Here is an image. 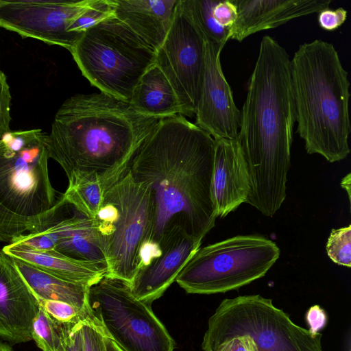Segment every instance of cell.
Segmentation results:
<instances>
[{"instance_id":"39","label":"cell","mask_w":351,"mask_h":351,"mask_svg":"<svg viewBox=\"0 0 351 351\" xmlns=\"http://www.w3.org/2000/svg\"><path fill=\"white\" fill-rule=\"evenodd\" d=\"M0 351H13V350L8 343L0 341Z\"/></svg>"},{"instance_id":"27","label":"cell","mask_w":351,"mask_h":351,"mask_svg":"<svg viewBox=\"0 0 351 351\" xmlns=\"http://www.w3.org/2000/svg\"><path fill=\"white\" fill-rule=\"evenodd\" d=\"M114 15L113 0H92L68 27L69 32L83 34L86 30Z\"/></svg>"},{"instance_id":"32","label":"cell","mask_w":351,"mask_h":351,"mask_svg":"<svg viewBox=\"0 0 351 351\" xmlns=\"http://www.w3.org/2000/svg\"><path fill=\"white\" fill-rule=\"evenodd\" d=\"M11 95L5 75L0 71V140L10 129Z\"/></svg>"},{"instance_id":"34","label":"cell","mask_w":351,"mask_h":351,"mask_svg":"<svg viewBox=\"0 0 351 351\" xmlns=\"http://www.w3.org/2000/svg\"><path fill=\"white\" fill-rule=\"evenodd\" d=\"M348 12L343 8L332 10L329 8L318 12L317 21L321 28L333 31L345 23Z\"/></svg>"},{"instance_id":"28","label":"cell","mask_w":351,"mask_h":351,"mask_svg":"<svg viewBox=\"0 0 351 351\" xmlns=\"http://www.w3.org/2000/svg\"><path fill=\"white\" fill-rule=\"evenodd\" d=\"M326 252L335 263L351 267V226L332 229L326 243Z\"/></svg>"},{"instance_id":"10","label":"cell","mask_w":351,"mask_h":351,"mask_svg":"<svg viewBox=\"0 0 351 351\" xmlns=\"http://www.w3.org/2000/svg\"><path fill=\"white\" fill-rule=\"evenodd\" d=\"M88 303L106 337L121 351H173L176 344L165 326L128 282L103 277L89 287Z\"/></svg>"},{"instance_id":"38","label":"cell","mask_w":351,"mask_h":351,"mask_svg":"<svg viewBox=\"0 0 351 351\" xmlns=\"http://www.w3.org/2000/svg\"><path fill=\"white\" fill-rule=\"evenodd\" d=\"M104 342L106 351H121L110 339L105 337Z\"/></svg>"},{"instance_id":"40","label":"cell","mask_w":351,"mask_h":351,"mask_svg":"<svg viewBox=\"0 0 351 351\" xmlns=\"http://www.w3.org/2000/svg\"><path fill=\"white\" fill-rule=\"evenodd\" d=\"M1 71V70H0Z\"/></svg>"},{"instance_id":"6","label":"cell","mask_w":351,"mask_h":351,"mask_svg":"<svg viewBox=\"0 0 351 351\" xmlns=\"http://www.w3.org/2000/svg\"><path fill=\"white\" fill-rule=\"evenodd\" d=\"M71 53L92 85L129 103L156 56V50L114 16L86 30Z\"/></svg>"},{"instance_id":"31","label":"cell","mask_w":351,"mask_h":351,"mask_svg":"<svg viewBox=\"0 0 351 351\" xmlns=\"http://www.w3.org/2000/svg\"><path fill=\"white\" fill-rule=\"evenodd\" d=\"M78 327L82 351H106V335L93 316L80 322Z\"/></svg>"},{"instance_id":"35","label":"cell","mask_w":351,"mask_h":351,"mask_svg":"<svg viewBox=\"0 0 351 351\" xmlns=\"http://www.w3.org/2000/svg\"><path fill=\"white\" fill-rule=\"evenodd\" d=\"M327 315L325 311L319 305L312 306L306 314V320L309 326V332L316 336L319 334L327 324Z\"/></svg>"},{"instance_id":"5","label":"cell","mask_w":351,"mask_h":351,"mask_svg":"<svg viewBox=\"0 0 351 351\" xmlns=\"http://www.w3.org/2000/svg\"><path fill=\"white\" fill-rule=\"evenodd\" d=\"M47 135L40 129L11 130L0 140V203L47 226L66 204L50 181Z\"/></svg>"},{"instance_id":"20","label":"cell","mask_w":351,"mask_h":351,"mask_svg":"<svg viewBox=\"0 0 351 351\" xmlns=\"http://www.w3.org/2000/svg\"><path fill=\"white\" fill-rule=\"evenodd\" d=\"M58 237L55 250L72 258L106 263L93 219L74 209L73 215L51 224Z\"/></svg>"},{"instance_id":"23","label":"cell","mask_w":351,"mask_h":351,"mask_svg":"<svg viewBox=\"0 0 351 351\" xmlns=\"http://www.w3.org/2000/svg\"><path fill=\"white\" fill-rule=\"evenodd\" d=\"M112 186L96 176L80 178L69 182L62 195L65 202L88 218L96 215L104 193Z\"/></svg>"},{"instance_id":"24","label":"cell","mask_w":351,"mask_h":351,"mask_svg":"<svg viewBox=\"0 0 351 351\" xmlns=\"http://www.w3.org/2000/svg\"><path fill=\"white\" fill-rule=\"evenodd\" d=\"M195 25L206 40L224 45L230 39L229 28L215 20L213 10L219 0H181Z\"/></svg>"},{"instance_id":"36","label":"cell","mask_w":351,"mask_h":351,"mask_svg":"<svg viewBox=\"0 0 351 351\" xmlns=\"http://www.w3.org/2000/svg\"><path fill=\"white\" fill-rule=\"evenodd\" d=\"M215 351H257L252 340L247 336L234 337L221 343Z\"/></svg>"},{"instance_id":"7","label":"cell","mask_w":351,"mask_h":351,"mask_svg":"<svg viewBox=\"0 0 351 351\" xmlns=\"http://www.w3.org/2000/svg\"><path fill=\"white\" fill-rule=\"evenodd\" d=\"M154 218L152 192L134 180L130 170L104 193L93 221L106 263V276L131 283Z\"/></svg>"},{"instance_id":"25","label":"cell","mask_w":351,"mask_h":351,"mask_svg":"<svg viewBox=\"0 0 351 351\" xmlns=\"http://www.w3.org/2000/svg\"><path fill=\"white\" fill-rule=\"evenodd\" d=\"M56 322L46 311L39 307L31 329L32 340L42 351H66L69 328Z\"/></svg>"},{"instance_id":"12","label":"cell","mask_w":351,"mask_h":351,"mask_svg":"<svg viewBox=\"0 0 351 351\" xmlns=\"http://www.w3.org/2000/svg\"><path fill=\"white\" fill-rule=\"evenodd\" d=\"M92 0H0V27L70 52L82 35L69 32L73 20Z\"/></svg>"},{"instance_id":"16","label":"cell","mask_w":351,"mask_h":351,"mask_svg":"<svg viewBox=\"0 0 351 351\" xmlns=\"http://www.w3.org/2000/svg\"><path fill=\"white\" fill-rule=\"evenodd\" d=\"M237 18L229 28L230 39L242 42L249 36L276 28L289 21L329 8L331 0H232Z\"/></svg>"},{"instance_id":"18","label":"cell","mask_w":351,"mask_h":351,"mask_svg":"<svg viewBox=\"0 0 351 351\" xmlns=\"http://www.w3.org/2000/svg\"><path fill=\"white\" fill-rule=\"evenodd\" d=\"M114 16L157 51L171 27L178 0H113Z\"/></svg>"},{"instance_id":"33","label":"cell","mask_w":351,"mask_h":351,"mask_svg":"<svg viewBox=\"0 0 351 351\" xmlns=\"http://www.w3.org/2000/svg\"><path fill=\"white\" fill-rule=\"evenodd\" d=\"M213 15L217 23L230 28L237 18V9L232 0H219L213 8Z\"/></svg>"},{"instance_id":"9","label":"cell","mask_w":351,"mask_h":351,"mask_svg":"<svg viewBox=\"0 0 351 351\" xmlns=\"http://www.w3.org/2000/svg\"><path fill=\"white\" fill-rule=\"evenodd\" d=\"M272 241L238 235L199 247L176 278L186 292L224 293L263 277L280 256Z\"/></svg>"},{"instance_id":"11","label":"cell","mask_w":351,"mask_h":351,"mask_svg":"<svg viewBox=\"0 0 351 351\" xmlns=\"http://www.w3.org/2000/svg\"><path fill=\"white\" fill-rule=\"evenodd\" d=\"M206 39L178 0L165 40L156 51V64L165 75L180 102L184 117H195L205 67Z\"/></svg>"},{"instance_id":"22","label":"cell","mask_w":351,"mask_h":351,"mask_svg":"<svg viewBox=\"0 0 351 351\" xmlns=\"http://www.w3.org/2000/svg\"><path fill=\"white\" fill-rule=\"evenodd\" d=\"M13 259L38 301L65 302L86 313H91L88 303L89 287L63 280L23 261Z\"/></svg>"},{"instance_id":"4","label":"cell","mask_w":351,"mask_h":351,"mask_svg":"<svg viewBox=\"0 0 351 351\" xmlns=\"http://www.w3.org/2000/svg\"><path fill=\"white\" fill-rule=\"evenodd\" d=\"M297 132L308 154L329 162L350 152V82L334 45L315 39L299 46L291 60Z\"/></svg>"},{"instance_id":"17","label":"cell","mask_w":351,"mask_h":351,"mask_svg":"<svg viewBox=\"0 0 351 351\" xmlns=\"http://www.w3.org/2000/svg\"><path fill=\"white\" fill-rule=\"evenodd\" d=\"M215 141L212 194L217 217H224L245 202L249 176L237 138Z\"/></svg>"},{"instance_id":"2","label":"cell","mask_w":351,"mask_h":351,"mask_svg":"<svg viewBox=\"0 0 351 351\" xmlns=\"http://www.w3.org/2000/svg\"><path fill=\"white\" fill-rule=\"evenodd\" d=\"M258 49L237 140L249 176L245 203L272 217L286 197L295 107L286 49L268 35Z\"/></svg>"},{"instance_id":"8","label":"cell","mask_w":351,"mask_h":351,"mask_svg":"<svg viewBox=\"0 0 351 351\" xmlns=\"http://www.w3.org/2000/svg\"><path fill=\"white\" fill-rule=\"evenodd\" d=\"M240 336L249 337L257 351H323L322 334L312 335L260 295L223 300L208 320L202 348L215 351Z\"/></svg>"},{"instance_id":"15","label":"cell","mask_w":351,"mask_h":351,"mask_svg":"<svg viewBox=\"0 0 351 351\" xmlns=\"http://www.w3.org/2000/svg\"><path fill=\"white\" fill-rule=\"evenodd\" d=\"M39 307L14 259L0 249V337L12 345L32 340Z\"/></svg>"},{"instance_id":"29","label":"cell","mask_w":351,"mask_h":351,"mask_svg":"<svg viewBox=\"0 0 351 351\" xmlns=\"http://www.w3.org/2000/svg\"><path fill=\"white\" fill-rule=\"evenodd\" d=\"M38 304L56 322L65 326H74L92 317L77 307L62 301L38 300Z\"/></svg>"},{"instance_id":"37","label":"cell","mask_w":351,"mask_h":351,"mask_svg":"<svg viewBox=\"0 0 351 351\" xmlns=\"http://www.w3.org/2000/svg\"><path fill=\"white\" fill-rule=\"evenodd\" d=\"M351 173H348L346 176H344L341 181V186L346 190L348 193L349 202H350V195H351Z\"/></svg>"},{"instance_id":"30","label":"cell","mask_w":351,"mask_h":351,"mask_svg":"<svg viewBox=\"0 0 351 351\" xmlns=\"http://www.w3.org/2000/svg\"><path fill=\"white\" fill-rule=\"evenodd\" d=\"M58 241L57 234L49 225L40 231L22 234L15 238L10 243L35 252H48L55 250Z\"/></svg>"},{"instance_id":"21","label":"cell","mask_w":351,"mask_h":351,"mask_svg":"<svg viewBox=\"0 0 351 351\" xmlns=\"http://www.w3.org/2000/svg\"><path fill=\"white\" fill-rule=\"evenodd\" d=\"M130 104L138 112L151 117L165 118L183 113L174 89L156 64L137 83Z\"/></svg>"},{"instance_id":"19","label":"cell","mask_w":351,"mask_h":351,"mask_svg":"<svg viewBox=\"0 0 351 351\" xmlns=\"http://www.w3.org/2000/svg\"><path fill=\"white\" fill-rule=\"evenodd\" d=\"M2 249L14 259L63 280L88 287L97 282L107 274L104 263L72 258L56 250L35 252L14 243H9Z\"/></svg>"},{"instance_id":"14","label":"cell","mask_w":351,"mask_h":351,"mask_svg":"<svg viewBox=\"0 0 351 351\" xmlns=\"http://www.w3.org/2000/svg\"><path fill=\"white\" fill-rule=\"evenodd\" d=\"M201 243L178 226L165 232L158 243L160 254L129 284L133 295L148 304L161 297Z\"/></svg>"},{"instance_id":"3","label":"cell","mask_w":351,"mask_h":351,"mask_svg":"<svg viewBox=\"0 0 351 351\" xmlns=\"http://www.w3.org/2000/svg\"><path fill=\"white\" fill-rule=\"evenodd\" d=\"M161 119L101 91L75 95L55 115L47 135L49 157L60 165L69 182L96 176L112 186L129 171Z\"/></svg>"},{"instance_id":"26","label":"cell","mask_w":351,"mask_h":351,"mask_svg":"<svg viewBox=\"0 0 351 351\" xmlns=\"http://www.w3.org/2000/svg\"><path fill=\"white\" fill-rule=\"evenodd\" d=\"M47 226L43 223L17 215L0 203V241L10 243L15 238L40 231Z\"/></svg>"},{"instance_id":"13","label":"cell","mask_w":351,"mask_h":351,"mask_svg":"<svg viewBox=\"0 0 351 351\" xmlns=\"http://www.w3.org/2000/svg\"><path fill=\"white\" fill-rule=\"evenodd\" d=\"M223 47L206 40L204 73L195 115V124L215 140L237 139L241 123V110L221 65Z\"/></svg>"},{"instance_id":"1","label":"cell","mask_w":351,"mask_h":351,"mask_svg":"<svg viewBox=\"0 0 351 351\" xmlns=\"http://www.w3.org/2000/svg\"><path fill=\"white\" fill-rule=\"evenodd\" d=\"M215 139L181 114L160 120L131 164L133 179L147 186L154 218L147 241L158 245L176 226L202 242L217 218L212 194Z\"/></svg>"}]
</instances>
